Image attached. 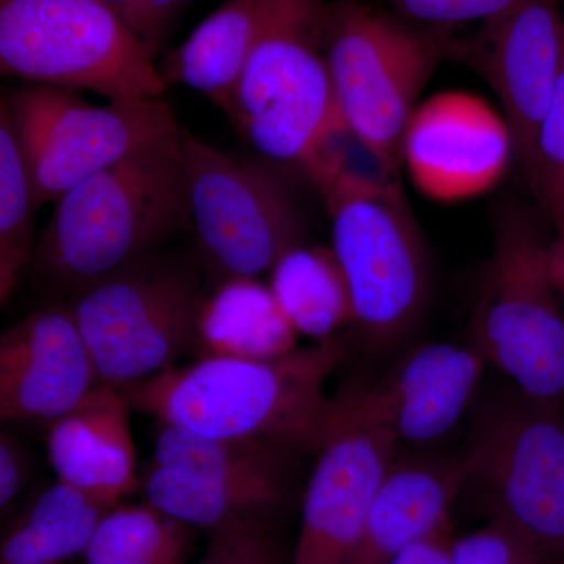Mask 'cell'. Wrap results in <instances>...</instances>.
Listing matches in <instances>:
<instances>
[{
	"label": "cell",
	"mask_w": 564,
	"mask_h": 564,
	"mask_svg": "<svg viewBox=\"0 0 564 564\" xmlns=\"http://www.w3.org/2000/svg\"><path fill=\"white\" fill-rule=\"evenodd\" d=\"M486 364L474 344H426L404 355L378 383L339 392L397 443H433L466 413Z\"/></svg>",
	"instance_id": "cell-15"
},
{
	"label": "cell",
	"mask_w": 564,
	"mask_h": 564,
	"mask_svg": "<svg viewBox=\"0 0 564 564\" xmlns=\"http://www.w3.org/2000/svg\"><path fill=\"white\" fill-rule=\"evenodd\" d=\"M464 486L463 459L397 458L370 505L355 564H391L411 545L451 529L448 514Z\"/></svg>",
	"instance_id": "cell-18"
},
{
	"label": "cell",
	"mask_w": 564,
	"mask_h": 564,
	"mask_svg": "<svg viewBox=\"0 0 564 564\" xmlns=\"http://www.w3.org/2000/svg\"><path fill=\"white\" fill-rule=\"evenodd\" d=\"M296 329L256 278L221 281L203 304L196 350L203 358L270 359L296 348Z\"/></svg>",
	"instance_id": "cell-20"
},
{
	"label": "cell",
	"mask_w": 564,
	"mask_h": 564,
	"mask_svg": "<svg viewBox=\"0 0 564 564\" xmlns=\"http://www.w3.org/2000/svg\"><path fill=\"white\" fill-rule=\"evenodd\" d=\"M516 159L503 115L480 96L443 91L414 110L404 129L402 162L426 198L458 203L499 184Z\"/></svg>",
	"instance_id": "cell-13"
},
{
	"label": "cell",
	"mask_w": 564,
	"mask_h": 564,
	"mask_svg": "<svg viewBox=\"0 0 564 564\" xmlns=\"http://www.w3.org/2000/svg\"><path fill=\"white\" fill-rule=\"evenodd\" d=\"M534 198L564 236V55L551 106L545 111L532 165L525 174Z\"/></svg>",
	"instance_id": "cell-27"
},
{
	"label": "cell",
	"mask_w": 564,
	"mask_h": 564,
	"mask_svg": "<svg viewBox=\"0 0 564 564\" xmlns=\"http://www.w3.org/2000/svg\"><path fill=\"white\" fill-rule=\"evenodd\" d=\"M325 0H269L229 120L267 161L310 174L347 131L325 54Z\"/></svg>",
	"instance_id": "cell-3"
},
{
	"label": "cell",
	"mask_w": 564,
	"mask_h": 564,
	"mask_svg": "<svg viewBox=\"0 0 564 564\" xmlns=\"http://www.w3.org/2000/svg\"><path fill=\"white\" fill-rule=\"evenodd\" d=\"M547 267L555 291L564 295V236L547 243Z\"/></svg>",
	"instance_id": "cell-34"
},
{
	"label": "cell",
	"mask_w": 564,
	"mask_h": 564,
	"mask_svg": "<svg viewBox=\"0 0 564 564\" xmlns=\"http://www.w3.org/2000/svg\"><path fill=\"white\" fill-rule=\"evenodd\" d=\"M210 547L220 564H278L262 521H242L214 530Z\"/></svg>",
	"instance_id": "cell-30"
},
{
	"label": "cell",
	"mask_w": 564,
	"mask_h": 564,
	"mask_svg": "<svg viewBox=\"0 0 564 564\" xmlns=\"http://www.w3.org/2000/svg\"><path fill=\"white\" fill-rule=\"evenodd\" d=\"M452 564H551L552 560L513 527L491 519L484 529L452 541Z\"/></svg>",
	"instance_id": "cell-28"
},
{
	"label": "cell",
	"mask_w": 564,
	"mask_h": 564,
	"mask_svg": "<svg viewBox=\"0 0 564 564\" xmlns=\"http://www.w3.org/2000/svg\"><path fill=\"white\" fill-rule=\"evenodd\" d=\"M54 204L32 263L55 284L76 292L151 254L192 229L181 132L96 173Z\"/></svg>",
	"instance_id": "cell-2"
},
{
	"label": "cell",
	"mask_w": 564,
	"mask_h": 564,
	"mask_svg": "<svg viewBox=\"0 0 564 564\" xmlns=\"http://www.w3.org/2000/svg\"><path fill=\"white\" fill-rule=\"evenodd\" d=\"M492 519L524 534L549 558L564 556V410L514 389L475 421L463 458Z\"/></svg>",
	"instance_id": "cell-11"
},
{
	"label": "cell",
	"mask_w": 564,
	"mask_h": 564,
	"mask_svg": "<svg viewBox=\"0 0 564 564\" xmlns=\"http://www.w3.org/2000/svg\"><path fill=\"white\" fill-rule=\"evenodd\" d=\"M270 273V291L296 333L321 343L351 328L350 288L332 247L300 245Z\"/></svg>",
	"instance_id": "cell-22"
},
{
	"label": "cell",
	"mask_w": 564,
	"mask_h": 564,
	"mask_svg": "<svg viewBox=\"0 0 564 564\" xmlns=\"http://www.w3.org/2000/svg\"><path fill=\"white\" fill-rule=\"evenodd\" d=\"M395 437L337 393L304 494L293 564H355L378 486L397 459Z\"/></svg>",
	"instance_id": "cell-12"
},
{
	"label": "cell",
	"mask_w": 564,
	"mask_h": 564,
	"mask_svg": "<svg viewBox=\"0 0 564 564\" xmlns=\"http://www.w3.org/2000/svg\"><path fill=\"white\" fill-rule=\"evenodd\" d=\"M115 507L57 480L3 538L0 564H65L85 554L99 522Z\"/></svg>",
	"instance_id": "cell-21"
},
{
	"label": "cell",
	"mask_w": 564,
	"mask_h": 564,
	"mask_svg": "<svg viewBox=\"0 0 564 564\" xmlns=\"http://www.w3.org/2000/svg\"><path fill=\"white\" fill-rule=\"evenodd\" d=\"M339 337L270 359L209 356L120 389L133 410L218 440L317 448L332 413L329 377L347 358Z\"/></svg>",
	"instance_id": "cell-1"
},
{
	"label": "cell",
	"mask_w": 564,
	"mask_h": 564,
	"mask_svg": "<svg viewBox=\"0 0 564 564\" xmlns=\"http://www.w3.org/2000/svg\"><path fill=\"white\" fill-rule=\"evenodd\" d=\"M192 229L218 280L272 272L303 245L304 215L288 166L239 158L181 129Z\"/></svg>",
	"instance_id": "cell-9"
},
{
	"label": "cell",
	"mask_w": 564,
	"mask_h": 564,
	"mask_svg": "<svg viewBox=\"0 0 564 564\" xmlns=\"http://www.w3.org/2000/svg\"><path fill=\"white\" fill-rule=\"evenodd\" d=\"M187 524L147 507L118 505L104 516L85 551L87 564H184Z\"/></svg>",
	"instance_id": "cell-25"
},
{
	"label": "cell",
	"mask_w": 564,
	"mask_h": 564,
	"mask_svg": "<svg viewBox=\"0 0 564 564\" xmlns=\"http://www.w3.org/2000/svg\"><path fill=\"white\" fill-rule=\"evenodd\" d=\"M152 463L229 485L285 488V448L247 440H218L161 425Z\"/></svg>",
	"instance_id": "cell-24"
},
{
	"label": "cell",
	"mask_w": 564,
	"mask_h": 564,
	"mask_svg": "<svg viewBox=\"0 0 564 564\" xmlns=\"http://www.w3.org/2000/svg\"><path fill=\"white\" fill-rule=\"evenodd\" d=\"M99 2L113 11L158 58L170 25L176 21L191 0H99Z\"/></svg>",
	"instance_id": "cell-29"
},
{
	"label": "cell",
	"mask_w": 564,
	"mask_h": 564,
	"mask_svg": "<svg viewBox=\"0 0 564 564\" xmlns=\"http://www.w3.org/2000/svg\"><path fill=\"white\" fill-rule=\"evenodd\" d=\"M332 248L350 288L352 333L388 351L422 322L432 293L429 251L399 184L340 176L323 193Z\"/></svg>",
	"instance_id": "cell-4"
},
{
	"label": "cell",
	"mask_w": 564,
	"mask_h": 564,
	"mask_svg": "<svg viewBox=\"0 0 564 564\" xmlns=\"http://www.w3.org/2000/svg\"><path fill=\"white\" fill-rule=\"evenodd\" d=\"M451 529L419 541L397 556L391 564H452Z\"/></svg>",
	"instance_id": "cell-33"
},
{
	"label": "cell",
	"mask_w": 564,
	"mask_h": 564,
	"mask_svg": "<svg viewBox=\"0 0 564 564\" xmlns=\"http://www.w3.org/2000/svg\"><path fill=\"white\" fill-rule=\"evenodd\" d=\"M269 0H226L163 57L166 85H184L203 93L228 113L232 96L250 57Z\"/></svg>",
	"instance_id": "cell-19"
},
{
	"label": "cell",
	"mask_w": 564,
	"mask_h": 564,
	"mask_svg": "<svg viewBox=\"0 0 564 564\" xmlns=\"http://www.w3.org/2000/svg\"><path fill=\"white\" fill-rule=\"evenodd\" d=\"M148 502L187 525L217 530L242 521H262L280 507L285 488L229 485L151 463L144 475Z\"/></svg>",
	"instance_id": "cell-23"
},
{
	"label": "cell",
	"mask_w": 564,
	"mask_h": 564,
	"mask_svg": "<svg viewBox=\"0 0 564 564\" xmlns=\"http://www.w3.org/2000/svg\"><path fill=\"white\" fill-rule=\"evenodd\" d=\"M0 70L107 101L169 88L147 44L99 0H0Z\"/></svg>",
	"instance_id": "cell-5"
},
{
	"label": "cell",
	"mask_w": 564,
	"mask_h": 564,
	"mask_svg": "<svg viewBox=\"0 0 564 564\" xmlns=\"http://www.w3.org/2000/svg\"><path fill=\"white\" fill-rule=\"evenodd\" d=\"M206 299L192 263L154 251L77 289L68 307L99 384L120 391L196 348Z\"/></svg>",
	"instance_id": "cell-8"
},
{
	"label": "cell",
	"mask_w": 564,
	"mask_h": 564,
	"mask_svg": "<svg viewBox=\"0 0 564 564\" xmlns=\"http://www.w3.org/2000/svg\"><path fill=\"white\" fill-rule=\"evenodd\" d=\"M31 177L7 104L0 101V303L10 302L25 267L35 256Z\"/></svg>",
	"instance_id": "cell-26"
},
{
	"label": "cell",
	"mask_w": 564,
	"mask_h": 564,
	"mask_svg": "<svg viewBox=\"0 0 564 564\" xmlns=\"http://www.w3.org/2000/svg\"><path fill=\"white\" fill-rule=\"evenodd\" d=\"M29 462L24 448L10 434L0 436V507L6 511L21 492L28 478Z\"/></svg>",
	"instance_id": "cell-32"
},
{
	"label": "cell",
	"mask_w": 564,
	"mask_h": 564,
	"mask_svg": "<svg viewBox=\"0 0 564 564\" xmlns=\"http://www.w3.org/2000/svg\"><path fill=\"white\" fill-rule=\"evenodd\" d=\"M99 384L95 362L68 306L51 304L0 339V417L54 422Z\"/></svg>",
	"instance_id": "cell-16"
},
{
	"label": "cell",
	"mask_w": 564,
	"mask_h": 564,
	"mask_svg": "<svg viewBox=\"0 0 564 564\" xmlns=\"http://www.w3.org/2000/svg\"><path fill=\"white\" fill-rule=\"evenodd\" d=\"M199 564H220V560H218L217 552L214 551V549L210 547L207 549L206 556L202 560V563Z\"/></svg>",
	"instance_id": "cell-35"
},
{
	"label": "cell",
	"mask_w": 564,
	"mask_h": 564,
	"mask_svg": "<svg viewBox=\"0 0 564 564\" xmlns=\"http://www.w3.org/2000/svg\"><path fill=\"white\" fill-rule=\"evenodd\" d=\"M447 50L436 32L358 0L326 3L325 54L345 124L392 172L404 129Z\"/></svg>",
	"instance_id": "cell-7"
},
{
	"label": "cell",
	"mask_w": 564,
	"mask_h": 564,
	"mask_svg": "<svg viewBox=\"0 0 564 564\" xmlns=\"http://www.w3.org/2000/svg\"><path fill=\"white\" fill-rule=\"evenodd\" d=\"M403 20L415 24L447 28L475 20H489L478 0H386Z\"/></svg>",
	"instance_id": "cell-31"
},
{
	"label": "cell",
	"mask_w": 564,
	"mask_h": 564,
	"mask_svg": "<svg viewBox=\"0 0 564 564\" xmlns=\"http://www.w3.org/2000/svg\"><path fill=\"white\" fill-rule=\"evenodd\" d=\"M475 62L491 85L524 176L554 96L564 55V21L555 0H522L485 21Z\"/></svg>",
	"instance_id": "cell-14"
},
{
	"label": "cell",
	"mask_w": 564,
	"mask_h": 564,
	"mask_svg": "<svg viewBox=\"0 0 564 564\" xmlns=\"http://www.w3.org/2000/svg\"><path fill=\"white\" fill-rule=\"evenodd\" d=\"M129 408L121 391L98 384L50 423L47 454L58 480L117 505L139 488Z\"/></svg>",
	"instance_id": "cell-17"
},
{
	"label": "cell",
	"mask_w": 564,
	"mask_h": 564,
	"mask_svg": "<svg viewBox=\"0 0 564 564\" xmlns=\"http://www.w3.org/2000/svg\"><path fill=\"white\" fill-rule=\"evenodd\" d=\"M2 99L36 209L129 155L177 135L182 128L162 98L93 106L80 93L28 84Z\"/></svg>",
	"instance_id": "cell-10"
},
{
	"label": "cell",
	"mask_w": 564,
	"mask_h": 564,
	"mask_svg": "<svg viewBox=\"0 0 564 564\" xmlns=\"http://www.w3.org/2000/svg\"><path fill=\"white\" fill-rule=\"evenodd\" d=\"M547 243L524 207L505 204L492 226L474 310V345L519 391L564 410V315Z\"/></svg>",
	"instance_id": "cell-6"
}]
</instances>
